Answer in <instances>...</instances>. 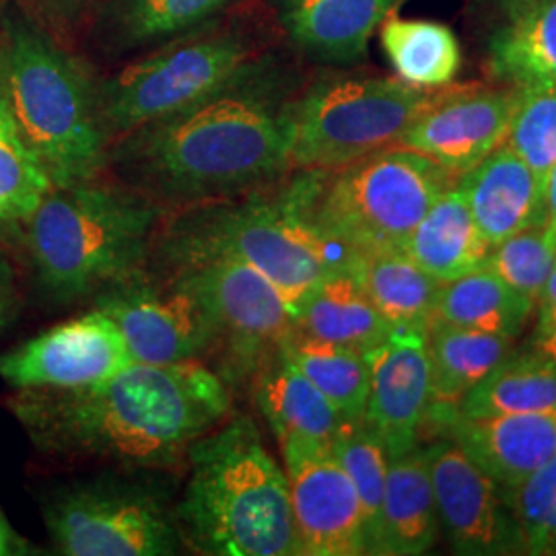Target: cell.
<instances>
[{"label":"cell","mask_w":556,"mask_h":556,"mask_svg":"<svg viewBox=\"0 0 556 556\" xmlns=\"http://www.w3.org/2000/svg\"><path fill=\"white\" fill-rule=\"evenodd\" d=\"M299 91L298 73L266 50L202 100L112 140L105 169L167 213L268 186L291 172Z\"/></svg>","instance_id":"6da1fadb"},{"label":"cell","mask_w":556,"mask_h":556,"mask_svg":"<svg viewBox=\"0 0 556 556\" xmlns=\"http://www.w3.org/2000/svg\"><path fill=\"white\" fill-rule=\"evenodd\" d=\"M7 408L46 456L160 472L233 413V390L202 361H135L87 388L13 390Z\"/></svg>","instance_id":"7a4b0ae2"},{"label":"cell","mask_w":556,"mask_h":556,"mask_svg":"<svg viewBox=\"0 0 556 556\" xmlns=\"http://www.w3.org/2000/svg\"><path fill=\"white\" fill-rule=\"evenodd\" d=\"M321 169L287 176L231 199L169 211L155 241L163 264L227 256L256 268L298 312L319 282L358 258L309 217Z\"/></svg>","instance_id":"3957f363"},{"label":"cell","mask_w":556,"mask_h":556,"mask_svg":"<svg viewBox=\"0 0 556 556\" xmlns=\"http://www.w3.org/2000/svg\"><path fill=\"white\" fill-rule=\"evenodd\" d=\"M176 503L184 546L206 556H298L285 468L256 420L229 415L190 447Z\"/></svg>","instance_id":"277c9868"},{"label":"cell","mask_w":556,"mask_h":556,"mask_svg":"<svg viewBox=\"0 0 556 556\" xmlns=\"http://www.w3.org/2000/svg\"><path fill=\"white\" fill-rule=\"evenodd\" d=\"M165 215L119 181L54 186L21 229L36 289L54 305L96 298L147 264Z\"/></svg>","instance_id":"5b68a950"},{"label":"cell","mask_w":556,"mask_h":556,"mask_svg":"<svg viewBox=\"0 0 556 556\" xmlns=\"http://www.w3.org/2000/svg\"><path fill=\"white\" fill-rule=\"evenodd\" d=\"M0 98L54 186L100 178L110 140L98 83L17 4L0 13Z\"/></svg>","instance_id":"8992f818"},{"label":"cell","mask_w":556,"mask_h":556,"mask_svg":"<svg viewBox=\"0 0 556 556\" xmlns=\"http://www.w3.org/2000/svg\"><path fill=\"white\" fill-rule=\"evenodd\" d=\"M264 52L258 23L238 13H225L188 36L144 52L98 83L105 137L112 142L202 100Z\"/></svg>","instance_id":"52a82bcc"},{"label":"cell","mask_w":556,"mask_h":556,"mask_svg":"<svg viewBox=\"0 0 556 556\" xmlns=\"http://www.w3.org/2000/svg\"><path fill=\"white\" fill-rule=\"evenodd\" d=\"M457 178L422 153L396 144L319 172L309 217L357 256L402 250L418 220Z\"/></svg>","instance_id":"ba28073f"},{"label":"cell","mask_w":556,"mask_h":556,"mask_svg":"<svg viewBox=\"0 0 556 556\" xmlns=\"http://www.w3.org/2000/svg\"><path fill=\"white\" fill-rule=\"evenodd\" d=\"M441 89H420L397 77H319L293 101L291 172H332L396 147Z\"/></svg>","instance_id":"9c48e42d"},{"label":"cell","mask_w":556,"mask_h":556,"mask_svg":"<svg viewBox=\"0 0 556 556\" xmlns=\"http://www.w3.org/2000/svg\"><path fill=\"white\" fill-rule=\"evenodd\" d=\"M142 472H105L56 486L41 519L59 555L172 556L184 546L176 505Z\"/></svg>","instance_id":"30bf717a"},{"label":"cell","mask_w":556,"mask_h":556,"mask_svg":"<svg viewBox=\"0 0 556 556\" xmlns=\"http://www.w3.org/2000/svg\"><path fill=\"white\" fill-rule=\"evenodd\" d=\"M188 278L217 321L215 371L236 390L252 383L264 363L295 330V312L277 287L256 268L227 256L163 264Z\"/></svg>","instance_id":"8fae6325"},{"label":"cell","mask_w":556,"mask_h":556,"mask_svg":"<svg viewBox=\"0 0 556 556\" xmlns=\"http://www.w3.org/2000/svg\"><path fill=\"white\" fill-rule=\"evenodd\" d=\"M93 307L114 319L137 363L202 361L217 349V321L199 289L178 270L144 266L101 289Z\"/></svg>","instance_id":"7c38bea8"},{"label":"cell","mask_w":556,"mask_h":556,"mask_svg":"<svg viewBox=\"0 0 556 556\" xmlns=\"http://www.w3.org/2000/svg\"><path fill=\"white\" fill-rule=\"evenodd\" d=\"M278 447L289 482L299 555H367L357 489L330 445L285 439Z\"/></svg>","instance_id":"4fadbf2b"},{"label":"cell","mask_w":556,"mask_h":556,"mask_svg":"<svg viewBox=\"0 0 556 556\" xmlns=\"http://www.w3.org/2000/svg\"><path fill=\"white\" fill-rule=\"evenodd\" d=\"M130 363L114 319L91 307L0 355V379L13 390H75L114 378Z\"/></svg>","instance_id":"5bb4252c"},{"label":"cell","mask_w":556,"mask_h":556,"mask_svg":"<svg viewBox=\"0 0 556 556\" xmlns=\"http://www.w3.org/2000/svg\"><path fill=\"white\" fill-rule=\"evenodd\" d=\"M438 505L439 528L459 555L519 553L503 491L450 438L422 450Z\"/></svg>","instance_id":"9a60e30c"},{"label":"cell","mask_w":556,"mask_h":556,"mask_svg":"<svg viewBox=\"0 0 556 556\" xmlns=\"http://www.w3.org/2000/svg\"><path fill=\"white\" fill-rule=\"evenodd\" d=\"M427 330L394 328L367 353L369 394L363 422L378 435L388 457L418 447L431 406V363Z\"/></svg>","instance_id":"2e32d148"},{"label":"cell","mask_w":556,"mask_h":556,"mask_svg":"<svg viewBox=\"0 0 556 556\" xmlns=\"http://www.w3.org/2000/svg\"><path fill=\"white\" fill-rule=\"evenodd\" d=\"M514 87H443L400 140L457 176L505 144Z\"/></svg>","instance_id":"e0dca14e"},{"label":"cell","mask_w":556,"mask_h":556,"mask_svg":"<svg viewBox=\"0 0 556 556\" xmlns=\"http://www.w3.org/2000/svg\"><path fill=\"white\" fill-rule=\"evenodd\" d=\"M441 438H450L501 486L511 491L556 454V408L493 417H462L456 410L427 415Z\"/></svg>","instance_id":"ac0fdd59"},{"label":"cell","mask_w":556,"mask_h":556,"mask_svg":"<svg viewBox=\"0 0 556 556\" xmlns=\"http://www.w3.org/2000/svg\"><path fill=\"white\" fill-rule=\"evenodd\" d=\"M293 48L319 64H353L404 0H270Z\"/></svg>","instance_id":"d6986e66"},{"label":"cell","mask_w":556,"mask_h":556,"mask_svg":"<svg viewBox=\"0 0 556 556\" xmlns=\"http://www.w3.org/2000/svg\"><path fill=\"white\" fill-rule=\"evenodd\" d=\"M457 188L491 248L544 223V178L505 144L462 174Z\"/></svg>","instance_id":"ffe728a7"},{"label":"cell","mask_w":556,"mask_h":556,"mask_svg":"<svg viewBox=\"0 0 556 556\" xmlns=\"http://www.w3.org/2000/svg\"><path fill=\"white\" fill-rule=\"evenodd\" d=\"M439 534L438 505L422 450L390 459L378 528L367 555L417 556Z\"/></svg>","instance_id":"44dd1931"},{"label":"cell","mask_w":556,"mask_h":556,"mask_svg":"<svg viewBox=\"0 0 556 556\" xmlns=\"http://www.w3.org/2000/svg\"><path fill=\"white\" fill-rule=\"evenodd\" d=\"M260 415L277 441L303 439L330 445L346 418L305 378L282 346L252 379Z\"/></svg>","instance_id":"7402d4cb"},{"label":"cell","mask_w":556,"mask_h":556,"mask_svg":"<svg viewBox=\"0 0 556 556\" xmlns=\"http://www.w3.org/2000/svg\"><path fill=\"white\" fill-rule=\"evenodd\" d=\"M431 363L429 413L456 410L459 400L516 355V338L462 328L441 319L427 326Z\"/></svg>","instance_id":"603a6c76"},{"label":"cell","mask_w":556,"mask_h":556,"mask_svg":"<svg viewBox=\"0 0 556 556\" xmlns=\"http://www.w3.org/2000/svg\"><path fill=\"white\" fill-rule=\"evenodd\" d=\"M238 0H112L100 21L110 54L151 52L219 20Z\"/></svg>","instance_id":"cb8c5ba5"},{"label":"cell","mask_w":556,"mask_h":556,"mask_svg":"<svg viewBox=\"0 0 556 556\" xmlns=\"http://www.w3.org/2000/svg\"><path fill=\"white\" fill-rule=\"evenodd\" d=\"M295 330L367 355L394 330L351 270L324 278L295 312Z\"/></svg>","instance_id":"d4e9b609"},{"label":"cell","mask_w":556,"mask_h":556,"mask_svg":"<svg viewBox=\"0 0 556 556\" xmlns=\"http://www.w3.org/2000/svg\"><path fill=\"white\" fill-rule=\"evenodd\" d=\"M402 250L441 282L486 266L491 254L457 184L433 202Z\"/></svg>","instance_id":"484cf974"},{"label":"cell","mask_w":556,"mask_h":556,"mask_svg":"<svg viewBox=\"0 0 556 556\" xmlns=\"http://www.w3.org/2000/svg\"><path fill=\"white\" fill-rule=\"evenodd\" d=\"M351 273L392 328L427 330L443 282L425 273L404 250L363 254Z\"/></svg>","instance_id":"4316f807"},{"label":"cell","mask_w":556,"mask_h":556,"mask_svg":"<svg viewBox=\"0 0 556 556\" xmlns=\"http://www.w3.org/2000/svg\"><path fill=\"white\" fill-rule=\"evenodd\" d=\"M536 305L511 289L497 273L482 266L443 282L433 318L480 332L517 338Z\"/></svg>","instance_id":"83f0119b"},{"label":"cell","mask_w":556,"mask_h":556,"mask_svg":"<svg viewBox=\"0 0 556 556\" xmlns=\"http://www.w3.org/2000/svg\"><path fill=\"white\" fill-rule=\"evenodd\" d=\"M491 71L514 87L556 83V0H530L514 9L489 46Z\"/></svg>","instance_id":"f1b7e54d"},{"label":"cell","mask_w":556,"mask_h":556,"mask_svg":"<svg viewBox=\"0 0 556 556\" xmlns=\"http://www.w3.org/2000/svg\"><path fill=\"white\" fill-rule=\"evenodd\" d=\"M379 40L397 79L413 87H447L459 71V41L443 23L388 17L379 27Z\"/></svg>","instance_id":"f546056e"},{"label":"cell","mask_w":556,"mask_h":556,"mask_svg":"<svg viewBox=\"0 0 556 556\" xmlns=\"http://www.w3.org/2000/svg\"><path fill=\"white\" fill-rule=\"evenodd\" d=\"M556 408V361L516 353L459 400L462 417L542 413Z\"/></svg>","instance_id":"4dcf8cb0"},{"label":"cell","mask_w":556,"mask_h":556,"mask_svg":"<svg viewBox=\"0 0 556 556\" xmlns=\"http://www.w3.org/2000/svg\"><path fill=\"white\" fill-rule=\"evenodd\" d=\"M282 351L346 420H361L369 394L367 355L293 330Z\"/></svg>","instance_id":"1f68e13d"},{"label":"cell","mask_w":556,"mask_h":556,"mask_svg":"<svg viewBox=\"0 0 556 556\" xmlns=\"http://www.w3.org/2000/svg\"><path fill=\"white\" fill-rule=\"evenodd\" d=\"M54 184L0 98V233L21 231Z\"/></svg>","instance_id":"d6a6232c"},{"label":"cell","mask_w":556,"mask_h":556,"mask_svg":"<svg viewBox=\"0 0 556 556\" xmlns=\"http://www.w3.org/2000/svg\"><path fill=\"white\" fill-rule=\"evenodd\" d=\"M330 450L357 489L365 521V540L369 551L371 538L378 528L390 457L383 443L363 422V418L344 420L337 438L330 443Z\"/></svg>","instance_id":"836d02e7"},{"label":"cell","mask_w":556,"mask_h":556,"mask_svg":"<svg viewBox=\"0 0 556 556\" xmlns=\"http://www.w3.org/2000/svg\"><path fill=\"white\" fill-rule=\"evenodd\" d=\"M505 147L546 178L556 163V83L514 87Z\"/></svg>","instance_id":"e575fe53"},{"label":"cell","mask_w":556,"mask_h":556,"mask_svg":"<svg viewBox=\"0 0 556 556\" xmlns=\"http://www.w3.org/2000/svg\"><path fill=\"white\" fill-rule=\"evenodd\" d=\"M516 523L519 553L556 555V454L532 477L511 491H503Z\"/></svg>","instance_id":"d590c367"},{"label":"cell","mask_w":556,"mask_h":556,"mask_svg":"<svg viewBox=\"0 0 556 556\" xmlns=\"http://www.w3.org/2000/svg\"><path fill=\"white\" fill-rule=\"evenodd\" d=\"M555 260L556 231L540 223L493 245L486 266L536 305Z\"/></svg>","instance_id":"8d00e7d4"},{"label":"cell","mask_w":556,"mask_h":556,"mask_svg":"<svg viewBox=\"0 0 556 556\" xmlns=\"http://www.w3.org/2000/svg\"><path fill=\"white\" fill-rule=\"evenodd\" d=\"M21 298L20 278L13 262L0 250V337L20 319Z\"/></svg>","instance_id":"74e56055"},{"label":"cell","mask_w":556,"mask_h":556,"mask_svg":"<svg viewBox=\"0 0 556 556\" xmlns=\"http://www.w3.org/2000/svg\"><path fill=\"white\" fill-rule=\"evenodd\" d=\"M538 324L536 332L548 330L556 324V260L553 270L546 278V285L536 301Z\"/></svg>","instance_id":"f35d334b"},{"label":"cell","mask_w":556,"mask_h":556,"mask_svg":"<svg viewBox=\"0 0 556 556\" xmlns=\"http://www.w3.org/2000/svg\"><path fill=\"white\" fill-rule=\"evenodd\" d=\"M31 544L17 534V530L11 526V521L0 509V556H21L31 553Z\"/></svg>","instance_id":"ab89813d"},{"label":"cell","mask_w":556,"mask_h":556,"mask_svg":"<svg viewBox=\"0 0 556 556\" xmlns=\"http://www.w3.org/2000/svg\"><path fill=\"white\" fill-rule=\"evenodd\" d=\"M34 2L56 17L73 20L75 15H79L80 11L91 7L96 0H34Z\"/></svg>","instance_id":"60d3db41"},{"label":"cell","mask_w":556,"mask_h":556,"mask_svg":"<svg viewBox=\"0 0 556 556\" xmlns=\"http://www.w3.org/2000/svg\"><path fill=\"white\" fill-rule=\"evenodd\" d=\"M530 353L548 361H556V324L548 330L534 332V338L530 342Z\"/></svg>","instance_id":"b9f144b4"},{"label":"cell","mask_w":556,"mask_h":556,"mask_svg":"<svg viewBox=\"0 0 556 556\" xmlns=\"http://www.w3.org/2000/svg\"><path fill=\"white\" fill-rule=\"evenodd\" d=\"M544 223L556 231V163L544 178Z\"/></svg>","instance_id":"7bdbcfd3"},{"label":"cell","mask_w":556,"mask_h":556,"mask_svg":"<svg viewBox=\"0 0 556 556\" xmlns=\"http://www.w3.org/2000/svg\"><path fill=\"white\" fill-rule=\"evenodd\" d=\"M503 2H507L511 9H517V7H521V4H526V2H530V0H503Z\"/></svg>","instance_id":"ee69618b"}]
</instances>
